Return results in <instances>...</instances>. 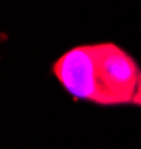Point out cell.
<instances>
[{"instance_id":"cell-1","label":"cell","mask_w":141,"mask_h":149,"mask_svg":"<svg viewBox=\"0 0 141 149\" xmlns=\"http://www.w3.org/2000/svg\"><path fill=\"white\" fill-rule=\"evenodd\" d=\"M104 106L132 104L141 82L135 58L113 42L91 43Z\"/></svg>"},{"instance_id":"cell-2","label":"cell","mask_w":141,"mask_h":149,"mask_svg":"<svg viewBox=\"0 0 141 149\" xmlns=\"http://www.w3.org/2000/svg\"><path fill=\"white\" fill-rule=\"evenodd\" d=\"M52 73L74 100L104 106L91 45H79L66 51L52 64Z\"/></svg>"},{"instance_id":"cell-3","label":"cell","mask_w":141,"mask_h":149,"mask_svg":"<svg viewBox=\"0 0 141 149\" xmlns=\"http://www.w3.org/2000/svg\"><path fill=\"white\" fill-rule=\"evenodd\" d=\"M132 104L141 107V82H140V86H138V90H137V94H135V97H134Z\"/></svg>"}]
</instances>
